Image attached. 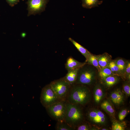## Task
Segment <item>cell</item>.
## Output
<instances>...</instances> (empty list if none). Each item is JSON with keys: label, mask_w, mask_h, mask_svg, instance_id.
I'll return each mask as SVG.
<instances>
[{"label": "cell", "mask_w": 130, "mask_h": 130, "mask_svg": "<svg viewBox=\"0 0 130 130\" xmlns=\"http://www.w3.org/2000/svg\"><path fill=\"white\" fill-rule=\"evenodd\" d=\"M65 121L75 129L76 127L84 122V115L80 105L66 101Z\"/></svg>", "instance_id": "2"}, {"label": "cell", "mask_w": 130, "mask_h": 130, "mask_svg": "<svg viewBox=\"0 0 130 130\" xmlns=\"http://www.w3.org/2000/svg\"><path fill=\"white\" fill-rule=\"evenodd\" d=\"M114 75L115 74L113 73L110 70L108 67L102 68L98 72L99 76L102 79Z\"/></svg>", "instance_id": "21"}, {"label": "cell", "mask_w": 130, "mask_h": 130, "mask_svg": "<svg viewBox=\"0 0 130 130\" xmlns=\"http://www.w3.org/2000/svg\"><path fill=\"white\" fill-rule=\"evenodd\" d=\"M114 60L119 69L120 72V76L124 77L126 61L123 58H118Z\"/></svg>", "instance_id": "18"}, {"label": "cell", "mask_w": 130, "mask_h": 130, "mask_svg": "<svg viewBox=\"0 0 130 130\" xmlns=\"http://www.w3.org/2000/svg\"><path fill=\"white\" fill-rule=\"evenodd\" d=\"M101 108L112 116H114L115 111L112 106L108 101L105 100L101 104Z\"/></svg>", "instance_id": "19"}, {"label": "cell", "mask_w": 130, "mask_h": 130, "mask_svg": "<svg viewBox=\"0 0 130 130\" xmlns=\"http://www.w3.org/2000/svg\"><path fill=\"white\" fill-rule=\"evenodd\" d=\"M119 80L118 76L116 75L109 76L102 79L104 84L108 88H110L115 85Z\"/></svg>", "instance_id": "14"}, {"label": "cell", "mask_w": 130, "mask_h": 130, "mask_svg": "<svg viewBox=\"0 0 130 130\" xmlns=\"http://www.w3.org/2000/svg\"><path fill=\"white\" fill-rule=\"evenodd\" d=\"M123 89L124 92L127 95L129 96L130 95V84L128 82H125L124 84Z\"/></svg>", "instance_id": "26"}, {"label": "cell", "mask_w": 130, "mask_h": 130, "mask_svg": "<svg viewBox=\"0 0 130 130\" xmlns=\"http://www.w3.org/2000/svg\"><path fill=\"white\" fill-rule=\"evenodd\" d=\"M89 125L86 123L83 122L76 127L75 129L77 130H88L90 129Z\"/></svg>", "instance_id": "25"}, {"label": "cell", "mask_w": 130, "mask_h": 130, "mask_svg": "<svg viewBox=\"0 0 130 130\" xmlns=\"http://www.w3.org/2000/svg\"><path fill=\"white\" fill-rule=\"evenodd\" d=\"M41 103L45 108L59 101L50 84L42 89L40 98Z\"/></svg>", "instance_id": "6"}, {"label": "cell", "mask_w": 130, "mask_h": 130, "mask_svg": "<svg viewBox=\"0 0 130 130\" xmlns=\"http://www.w3.org/2000/svg\"><path fill=\"white\" fill-rule=\"evenodd\" d=\"M87 116L90 121L96 124H104L106 121V117L102 118L100 117L98 115L95 110L88 111Z\"/></svg>", "instance_id": "9"}, {"label": "cell", "mask_w": 130, "mask_h": 130, "mask_svg": "<svg viewBox=\"0 0 130 130\" xmlns=\"http://www.w3.org/2000/svg\"><path fill=\"white\" fill-rule=\"evenodd\" d=\"M86 64L85 61L83 62H79L71 56L67 58L65 66L66 69L68 71L79 68Z\"/></svg>", "instance_id": "8"}, {"label": "cell", "mask_w": 130, "mask_h": 130, "mask_svg": "<svg viewBox=\"0 0 130 130\" xmlns=\"http://www.w3.org/2000/svg\"><path fill=\"white\" fill-rule=\"evenodd\" d=\"M79 68L68 71L67 73L64 77L65 80L71 85L76 83Z\"/></svg>", "instance_id": "12"}, {"label": "cell", "mask_w": 130, "mask_h": 130, "mask_svg": "<svg viewBox=\"0 0 130 130\" xmlns=\"http://www.w3.org/2000/svg\"><path fill=\"white\" fill-rule=\"evenodd\" d=\"M91 94L88 88L84 85L75 84L71 86L66 101L80 105L87 104L91 99Z\"/></svg>", "instance_id": "1"}, {"label": "cell", "mask_w": 130, "mask_h": 130, "mask_svg": "<svg viewBox=\"0 0 130 130\" xmlns=\"http://www.w3.org/2000/svg\"><path fill=\"white\" fill-rule=\"evenodd\" d=\"M124 77L130 80V60L126 61V66Z\"/></svg>", "instance_id": "24"}, {"label": "cell", "mask_w": 130, "mask_h": 130, "mask_svg": "<svg viewBox=\"0 0 130 130\" xmlns=\"http://www.w3.org/2000/svg\"><path fill=\"white\" fill-rule=\"evenodd\" d=\"M125 129L124 125L116 121L114 122L112 125V130H124Z\"/></svg>", "instance_id": "23"}, {"label": "cell", "mask_w": 130, "mask_h": 130, "mask_svg": "<svg viewBox=\"0 0 130 130\" xmlns=\"http://www.w3.org/2000/svg\"><path fill=\"white\" fill-rule=\"evenodd\" d=\"M104 92L100 85L98 84L95 86L94 91V97L96 103H99L102 99L104 95Z\"/></svg>", "instance_id": "16"}, {"label": "cell", "mask_w": 130, "mask_h": 130, "mask_svg": "<svg viewBox=\"0 0 130 130\" xmlns=\"http://www.w3.org/2000/svg\"><path fill=\"white\" fill-rule=\"evenodd\" d=\"M102 130H107V129H106L104 128V129H102Z\"/></svg>", "instance_id": "29"}, {"label": "cell", "mask_w": 130, "mask_h": 130, "mask_svg": "<svg viewBox=\"0 0 130 130\" xmlns=\"http://www.w3.org/2000/svg\"><path fill=\"white\" fill-rule=\"evenodd\" d=\"M82 6L83 7L87 9L98 6V5L101 4L102 1L99 0H81Z\"/></svg>", "instance_id": "15"}, {"label": "cell", "mask_w": 130, "mask_h": 130, "mask_svg": "<svg viewBox=\"0 0 130 130\" xmlns=\"http://www.w3.org/2000/svg\"><path fill=\"white\" fill-rule=\"evenodd\" d=\"M9 5L11 6H13L16 4L20 0H6Z\"/></svg>", "instance_id": "28"}, {"label": "cell", "mask_w": 130, "mask_h": 130, "mask_svg": "<svg viewBox=\"0 0 130 130\" xmlns=\"http://www.w3.org/2000/svg\"><path fill=\"white\" fill-rule=\"evenodd\" d=\"M87 64L93 66L99 72L101 68L99 65L98 60V55L92 54L89 57L85 60Z\"/></svg>", "instance_id": "17"}, {"label": "cell", "mask_w": 130, "mask_h": 130, "mask_svg": "<svg viewBox=\"0 0 130 130\" xmlns=\"http://www.w3.org/2000/svg\"><path fill=\"white\" fill-rule=\"evenodd\" d=\"M49 84L60 101H66L71 85L64 77L54 80Z\"/></svg>", "instance_id": "4"}, {"label": "cell", "mask_w": 130, "mask_h": 130, "mask_svg": "<svg viewBox=\"0 0 130 130\" xmlns=\"http://www.w3.org/2000/svg\"><path fill=\"white\" fill-rule=\"evenodd\" d=\"M66 101H60L46 108L49 115L57 122L65 121Z\"/></svg>", "instance_id": "5"}, {"label": "cell", "mask_w": 130, "mask_h": 130, "mask_svg": "<svg viewBox=\"0 0 130 130\" xmlns=\"http://www.w3.org/2000/svg\"><path fill=\"white\" fill-rule=\"evenodd\" d=\"M48 0H28V16L41 12L45 10Z\"/></svg>", "instance_id": "7"}, {"label": "cell", "mask_w": 130, "mask_h": 130, "mask_svg": "<svg viewBox=\"0 0 130 130\" xmlns=\"http://www.w3.org/2000/svg\"><path fill=\"white\" fill-rule=\"evenodd\" d=\"M112 60L111 56L106 52L98 55V63L101 69L107 67Z\"/></svg>", "instance_id": "10"}, {"label": "cell", "mask_w": 130, "mask_h": 130, "mask_svg": "<svg viewBox=\"0 0 130 130\" xmlns=\"http://www.w3.org/2000/svg\"><path fill=\"white\" fill-rule=\"evenodd\" d=\"M68 39L71 42L77 50L83 55L87 59L91 55V53L86 49L78 43L71 38H69Z\"/></svg>", "instance_id": "13"}, {"label": "cell", "mask_w": 130, "mask_h": 130, "mask_svg": "<svg viewBox=\"0 0 130 130\" xmlns=\"http://www.w3.org/2000/svg\"><path fill=\"white\" fill-rule=\"evenodd\" d=\"M110 97L112 101L116 105H119L123 102V95L119 89H117L112 92Z\"/></svg>", "instance_id": "11"}, {"label": "cell", "mask_w": 130, "mask_h": 130, "mask_svg": "<svg viewBox=\"0 0 130 130\" xmlns=\"http://www.w3.org/2000/svg\"><path fill=\"white\" fill-rule=\"evenodd\" d=\"M128 111L126 109H123L119 113L118 115L119 119L120 121L124 120L127 114Z\"/></svg>", "instance_id": "27"}, {"label": "cell", "mask_w": 130, "mask_h": 130, "mask_svg": "<svg viewBox=\"0 0 130 130\" xmlns=\"http://www.w3.org/2000/svg\"><path fill=\"white\" fill-rule=\"evenodd\" d=\"M96 74L94 68L86 64L79 68L75 84L90 85L94 81Z\"/></svg>", "instance_id": "3"}, {"label": "cell", "mask_w": 130, "mask_h": 130, "mask_svg": "<svg viewBox=\"0 0 130 130\" xmlns=\"http://www.w3.org/2000/svg\"><path fill=\"white\" fill-rule=\"evenodd\" d=\"M55 128V129L57 130H72L75 129L65 121L57 122Z\"/></svg>", "instance_id": "20"}, {"label": "cell", "mask_w": 130, "mask_h": 130, "mask_svg": "<svg viewBox=\"0 0 130 130\" xmlns=\"http://www.w3.org/2000/svg\"><path fill=\"white\" fill-rule=\"evenodd\" d=\"M107 67L109 68L114 74L120 76L119 69L114 60H112Z\"/></svg>", "instance_id": "22"}]
</instances>
